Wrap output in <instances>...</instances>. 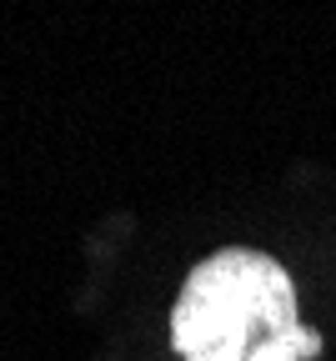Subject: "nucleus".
<instances>
[{"label":"nucleus","instance_id":"obj_1","mask_svg":"<svg viewBox=\"0 0 336 361\" xmlns=\"http://www.w3.org/2000/svg\"><path fill=\"white\" fill-rule=\"evenodd\" d=\"M171 346L186 361H311L321 336L296 322V286L281 261L226 246L186 276Z\"/></svg>","mask_w":336,"mask_h":361}]
</instances>
